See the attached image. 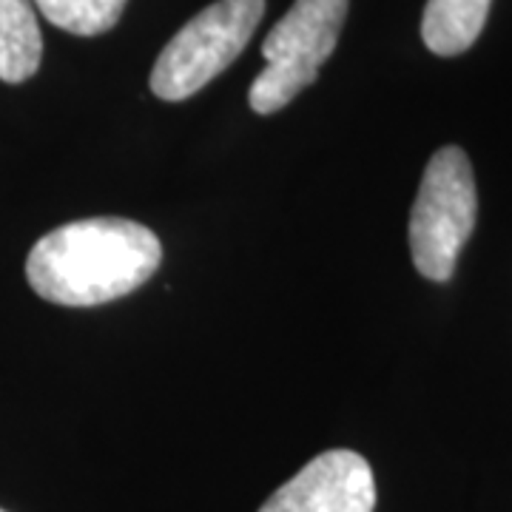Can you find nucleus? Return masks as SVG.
<instances>
[{
	"instance_id": "obj_5",
	"label": "nucleus",
	"mask_w": 512,
	"mask_h": 512,
	"mask_svg": "<svg viewBox=\"0 0 512 512\" xmlns=\"http://www.w3.org/2000/svg\"><path fill=\"white\" fill-rule=\"evenodd\" d=\"M376 478L353 450H328L282 484L259 512H373Z\"/></svg>"
},
{
	"instance_id": "obj_9",
	"label": "nucleus",
	"mask_w": 512,
	"mask_h": 512,
	"mask_svg": "<svg viewBox=\"0 0 512 512\" xmlns=\"http://www.w3.org/2000/svg\"><path fill=\"white\" fill-rule=\"evenodd\" d=\"M0 512H6V510H0Z\"/></svg>"
},
{
	"instance_id": "obj_2",
	"label": "nucleus",
	"mask_w": 512,
	"mask_h": 512,
	"mask_svg": "<svg viewBox=\"0 0 512 512\" xmlns=\"http://www.w3.org/2000/svg\"><path fill=\"white\" fill-rule=\"evenodd\" d=\"M478 191L470 157L458 146L439 148L424 168L410 211V256L430 282L456 274L461 248L476 228Z\"/></svg>"
},
{
	"instance_id": "obj_1",
	"label": "nucleus",
	"mask_w": 512,
	"mask_h": 512,
	"mask_svg": "<svg viewBox=\"0 0 512 512\" xmlns=\"http://www.w3.org/2000/svg\"><path fill=\"white\" fill-rule=\"evenodd\" d=\"M163 262L160 237L123 217L66 222L26 259L32 291L66 308H94L137 291Z\"/></svg>"
},
{
	"instance_id": "obj_4",
	"label": "nucleus",
	"mask_w": 512,
	"mask_h": 512,
	"mask_svg": "<svg viewBox=\"0 0 512 512\" xmlns=\"http://www.w3.org/2000/svg\"><path fill=\"white\" fill-rule=\"evenodd\" d=\"M350 0H296L262 43L265 69L256 74L248 103L256 114L285 109L308 89L333 55Z\"/></svg>"
},
{
	"instance_id": "obj_3",
	"label": "nucleus",
	"mask_w": 512,
	"mask_h": 512,
	"mask_svg": "<svg viewBox=\"0 0 512 512\" xmlns=\"http://www.w3.org/2000/svg\"><path fill=\"white\" fill-rule=\"evenodd\" d=\"M262 15L265 0H217L202 9L165 43L151 69V92L168 103L200 92L242 55Z\"/></svg>"
},
{
	"instance_id": "obj_6",
	"label": "nucleus",
	"mask_w": 512,
	"mask_h": 512,
	"mask_svg": "<svg viewBox=\"0 0 512 512\" xmlns=\"http://www.w3.org/2000/svg\"><path fill=\"white\" fill-rule=\"evenodd\" d=\"M493 0H427L421 18L424 46L439 57L467 52L481 35Z\"/></svg>"
},
{
	"instance_id": "obj_8",
	"label": "nucleus",
	"mask_w": 512,
	"mask_h": 512,
	"mask_svg": "<svg viewBox=\"0 0 512 512\" xmlns=\"http://www.w3.org/2000/svg\"><path fill=\"white\" fill-rule=\"evenodd\" d=\"M52 26L77 37L103 35L117 26L126 0H32Z\"/></svg>"
},
{
	"instance_id": "obj_7",
	"label": "nucleus",
	"mask_w": 512,
	"mask_h": 512,
	"mask_svg": "<svg viewBox=\"0 0 512 512\" xmlns=\"http://www.w3.org/2000/svg\"><path fill=\"white\" fill-rule=\"evenodd\" d=\"M43 37L32 0H0V80L23 83L37 72Z\"/></svg>"
}]
</instances>
